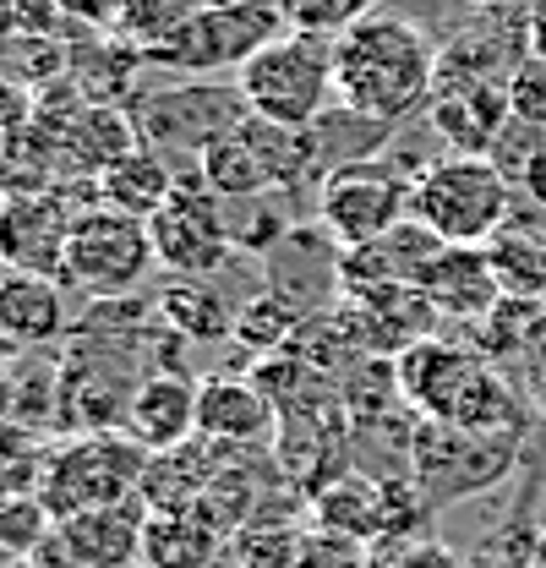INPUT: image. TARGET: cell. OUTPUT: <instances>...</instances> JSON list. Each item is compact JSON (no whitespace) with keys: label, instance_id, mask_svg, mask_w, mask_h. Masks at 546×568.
<instances>
[{"label":"cell","instance_id":"c3c4849f","mask_svg":"<svg viewBox=\"0 0 546 568\" xmlns=\"http://www.w3.org/2000/svg\"><path fill=\"white\" fill-rule=\"evenodd\" d=\"M11 274H17V268H11V263H6V257H0V290H6V284H11Z\"/></svg>","mask_w":546,"mask_h":568},{"label":"cell","instance_id":"484cf974","mask_svg":"<svg viewBox=\"0 0 546 568\" xmlns=\"http://www.w3.org/2000/svg\"><path fill=\"white\" fill-rule=\"evenodd\" d=\"M230 541L208 525L198 508L186 514H148L142 519V564L136 568H213Z\"/></svg>","mask_w":546,"mask_h":568},{"label":"cell","instance_id":"6da1fadb","mask_svg":"<svg viewBox=\"0 0 546 568\" xmlns=\"http://www.w3.org/2000/svg\"><path fill=\"white\" fill-rule=\"evenodd\" d=\"M437 67H443V44L421 22H410L405 11H372L334 39L340 104L372 121H388V126L426 115Z\"/></svg>","mask_w":546,"mask_h":568},{"label":"cell","instance_id":"2e32d148","mask_svg":"<svg viewBox=\"0 0 546 568\" xmlns=\"http://www.w3.org/2000/svg\"><path fill=\"white\" fill-rule=\"evenodd\" d=\"M198 437L219 448H269L279 437V405L246 372H208L198 383Z\"/></svg>","mask_w":546,"mask_h":568},{"label":"cell","instance_id":"60d3db41","mask_svg":"<svg viewBox=\"0 0 546 568\" xmlns=\"http://www.w3.org/2000/svg\"><path fill=\"white\" fill-rule=\"evenodd\" d=\"M400 568H465L448 547H437V541H421V547H405L400 552Z\"/></svg>","mask_w":546,"mask_h":568},{"label":"cell","instance_id":"52a82bcc","mask_svg":"<svg viewBox=\"0 0 546 568\" xmlns=\"http://www.w3.org/2000/svg\"><path fill=\"white\" fill-rule=\"evenodd\" d=\"M198 170H203V181L224 203L317 186V175H312V138L290 132V126H273V121H257V115H246L235 132L208 142Z\"/></svg>","mask_w":546,"mask_h":568},{"label":"cell","instance_id":"7c38bea8","mask_svg":"<svg viewBox=\"0 0 546 568\" xmlns=\"http://www.w3.org/2000/svg\"><path fill=\"white\" fill-rule=\"evenodd\" d=\"M263 290L290 301L301 317L334 312L344 306V246L317 219H301L263 257Z\"/></svg>","mask_w":546,"mask_h":568},{"label":"cell","instance_id":"8fae6325","mask_svg":"<svg viewBox=\"0 0 546 568\" xmlns=\"http://www.w3.org/2000/svg\"><path fill=\"white\" fill-rule=\"evenodd\" d=\"M148 268H159V257H153V235H148L142 219L104 209V203L82 219H71L67 274L61 280L77 284L82 295H93V301L132 295L136 284L148 280Z\"/></svg>","mask_w":546,"mask_h":568},{"label":"cell","instance_id":"9a60e30c","mask_svg":"<svg viewBox=\"0 0 546 568\" xmlns=\"http://www.w3.org/2000/svg\"><path fill=\"white\" fill-rule=\"evenodd\" d=\"M71 213L55 192H6L0 197V257L22 274H67Z\"/></svg>","mask_w":546,"mask_h":568},{"label":"cell","instance_id":"d6986e66","mask_svg":"<svg viewBox=\"0 0 546 568\" xmlns=\"http://www.w3.org/2000/svg\"><path fill=\"white\" fill-rule=\"evenodd\" d=\"M198 383L203 377H181V372H148L132 394L127 410V437L142 443L148 454H170L181 443L198 437Z\"/></svg>","mask_w":546,"mask_h":568},{"label":"cell","instance_id":"7a4b0ae2","mask_svg":"<svg viewBox=\"0 0 546 568\" xmlns=\"http://www.w3.org/2000/svg\"><path fill=\"white\" fill-rule=\"evenodd\" d=\"M235 88H241V99H246V110L257 121L290 126V132H312L340 104L334 39L284 28L273 44H263L246 67L235 71Z\"/></svg>","mask_w":546,"mask_h":568},{"label":"cell","instance_id":"4fadbf2b","mask_svg":"<svg viewBox=\"0 0 546 568\" xmlns=\"http://www.w3.org/2000/svg\"><path fill=\"white\" fill-rule=\"evenodd\" d=\"M508 82L471 77V71L437 67V88L426 104V126L448 142L454 153H492L497 132L508 126Z\"/></svg>","mask_w":546,"mask_h":568},{"label":"cell","instance_id":"9c48e42d","mask_svg":"<svg viewBox=\"0 0 546 568\" xmlns=\"http://www.w3.org/2000/svg\"><path fill=\"white\" fill-rule=\"evenodd\" d=\"M148 235H153L159 268H170L175 280H213V274L230 268V257H235L224 197L208 186L198 164L181 170L175 197L148 219Z\"/></svg>","mask_w":546,"mask_h":568},{"label":"cell","instance_id":"4316f807","mask_svg":"<svg viewBox=\"0 0 546 568\" xmlns=\"http://www.w3.org/2000/svg\"><path fill=\"white\" fill-rule=\"evenodd\" d=\"M153 312L164 328H175L192 345H224L235 339V306L208 280H170L153 295Z\"/></svg>","mask_w":546,"mask_h":568},{"label":"cell","instance_id":"e575fe53","mask_svg":"<svg viewBox=\"0 0 546 568\" xmlns=\"http://www.w3.org/2000/svg\"><path fill=\"white\" fill-rule=\"evenodd\" d=\"M198 11V0H115V39H127L132 50H153L164 44L186 17Z\"/></svg>","mask_w":546,"mask_h":568},{"label":"cell","instance_id":"7dc6e473","mask_svg":"<svg viewBox=\"0 0 546 568\" xmlns=\"http://www.w3.org/2000/svg\"><path fill=\"white\" fill-rule=\"evenodd\" d=\"M213 568H246V564H241L235 552H224V558H219V564H213Z\"/></svg>","mask_w":546,"mask_h":568},{"label":"cell","instance_id":"83f0119b","mask_svg":"<svg viewBox=\"0 0 546 568\" xmlns=\"http://www.w3.org/2000/svg\"><path fill=\"white\" fill-rule=\"evenodd\" d=\"M290 351L301 355L323 383H344L361 361H372V355H366V339H361V323H355V312H350V306H334V312L306 317Z\"/></svg>","mask_w":546,"mask_h":568},{"label":"cell","instance_id":"1f68e13d","mask_svg":"<svg viewBox=\"0 0 546 568\" xmlns=\"http://www.w3.org/2000/svg\"><path fill=\"white\" fill-rule=\"evenodd\" d=\"M301 323H306V317H301L290 301H279L273 290H252V295L235 306V345L246 355H279L295 345Z\"/></svg>","mask_w":546,"mask_h":568},{"label":"cell","instance_id":"4dcf8cb0","mask_svg":"<svg viewBox=\"0 0 546 568\" xmlns=\"http://www.w3.org/2000/svg\"><path fill=\"white\" fill-rule=\"evenodd\" d=\"M11 372H17V405H11V416L61 437V377H67L61 351H22L11 361Z\"/></svg>","mask_w":546,"mask_h":568},{"label":"cell","instance_id":"d6a6232c","mask_svg":"<svg viewBox=\"0 0 546 568\" xmlns=\"http://www.w3.org/2000/svg\"><path fill=\"white\" fill-rule=\"evenodd\" d=\"M317 519L328 525V536H383V487L361 481V476H340L317 493Z\"/></svg>","mask_w":546,"mask_h":568},{"label":"cell","instance_id":"ab89813d","mask_svg":"<svg viewBox=\"0 0 546 568\" xmlns=\"http://www.w3.org/2000/svg\"><path fill=\"white\" fill-rule=\"evenodd\" d=\"M33 115H39V93L22 88V82H11V77H0V148L17 138V132H28Z\"/></svg>","mask_w":546,"mask_h":568},{"label":"cell","instance_id":"ac0fdd59","mask_svg":"<svg viewBox=\"0 0 546 568\" xmlns=\"http://www.w3.org/2000/svg\"><path fill=\"white\" fill-rule=\"evenodd\" d=\"M71 306L67 290L55 274H11V284L0 290V339L11 351H55L71 339Z\"/></svg>","mask_w":546,"mask_h":568},{"label":"cell","instance_id":"ba28073f","mask_svg":"<svg viewBox=\"0 0 546 568\" xmlns=\"http://www.w3.org/2000/svg\"><path fill=\"white\" fill-rule=\"evenodd\" d=\"M127 110H132L142 148L164 153L170 164H198L208 153V142H219L224 132H235L252 115L241 88L235 82H213V77L136 93Z\"/></svg>","mask_w":546,"mask_h":568},{"label":"cell","instance_id":"f546056e","mask_svg":"<svg viewBox=\"0 0 546 568\" xmlns=\"http://www.w3.org/2000/svg\"><path fill=\"white\" fill-rule=\"evenodd\" d=\"M224 213H230V241H235V252H246V257H269L301 219H312V213L295 209V192L235 197V203H224Z\"/></svg>","mask_w":546,"mask_h":568},{"label":"cell","instance_id":"bcb514c9","mask_svg":"<svg viewBox=\"0 0 546 568\" xmlns=\"http://www.w3.org/2000/svg\"><path fill=\"white\" fill-rule=\"evenodd\" d=\"M530 410L546 422V372H542V377H530Z\"/></svg>","mask_w":546,"mask_h":568},{"label":"cell","instance_id":"b9f144b4","mask_svg":"<svg viewBox=\"0 0 546 568\" xmlns=\"http://www.w3.org/2000/svg\"><path fill=\"white\" fill-rule=\"evenodd\" d=\"M11 361H17V355H0V422H6L11 405H17V372H11Z\"/></svg>","mask_w":546,"mask_h":568},{"label":"cell","instance_id":"f35d334b","mask_svg":"<svg viewBox=\"0 0 546 568\" xmlns=\"http://www.w3.org/2000/svg\"><path fill=\"white\" fill-rule=\"evenodd\" d=\"M55 448V432H39V426L6 416L0 422V470H22V465H44V454Z\"/></svg>","mask_w":546,"mask_h":568},{"label":"cell","instance_id":"836d02e7","mask_svg":"<svg viewBox=\"0 0 546 568\" xmlns=\"http://www.w3.org/2000/svg\"><path fill=\"white\" fill-rule=\"evenodd\" d=\"M50 530H55V514L44 508L39 493H0V558L28 564Z\"/></svg>","mask_w":546,"mask_h":568},{"label":"cell","instance_id":"7bdbcfd3","mask_svg":"<svg viewBox=\"0 0 546 568\" xmlns=\"http://www.w3.org/2000/svg\"><path fill=\"white\" fill-rule=\"evenodd\" d=\"M530 50L546 55V0H530Z\"/></svg>","mask_w":546,"mask_h":568},{"label":"cell","instance_id":"f6af8a7d","mask_svg":"<svg viewBox=\"0 0 546 568\" xmlns=\"http://www.w3.org/2000/svg\"><path fill=\"white\" fill-rule=\"evenodd\" d=\"M17 39V0H0V50Z\"/></svg>","mask_w":546,"mask_h":568},{"label":"cell","instance_id":"603a6c76","mask_svg":"<svg viewBox=\"0 0 546 568\" xmlns=\"http://www.w3.org/2000/svg\"><path fill=\"white\" fill-rule=\"evenodd\" d=\"M132 148H142L132 110H121V104H88L67 126V138H61V164H67V175H104Z\"/></svg>","mask_w":546,"mask_h":568},{"label":"cell","instance_id":"e0dca14e","mask_svg":"<svg viewBox=\"0 0 546 568\" xmlns=\"http://www.w3.org/2000/svg\"><path fill=\"white\" fill-rule=\"evenodd\" d=\"M361 323V339H366V355H383V361H400L410 345L432 339L443 312L426 301L421 284H377V290H361L344 301Z\"/></svg>","mask_w":546,"mask_h":568},{"label":"cell","instance_id":"3957f363","mask_svg":"<svg viewBox=\"0 0 546 568\" xmlns=\"http://www.w3.org/2000/svg\"><path fill=\"white\" fill-rule=\"evenodd\" d=\"M279 33H284L279 0H208L164 44H153L142 61L153 71L203 82V77H219V71H241Z\"/></svg>","mask_w":546,"mask_h":568},{"label":"cell","instance_id":"8d00e7d4","mask_svg":"<svg viewBox=\"0 0 546 568\" xmlns=\"http://www.w3.org/2000/svg\"><path fill=\"white\" fill-rule=\"evenodd\" d=\"M542 153H546V132H536V126H525V121H508L503 132H497V142H492V164L508 175V186L519 192L525 186V175L542 164Z\"/></svg>","mask_w":546,"mask_h":568},{"label":"cell","instance_id":"ffe728a7","mask_svg":"<svg viewBox=\"0 0 546 568\" xmlns=\"http://www.w3.org/2000/svg\"><path fill=\"white\" fill-rule=\"evenodd\" d=\"M142 519H148L142 497L88 508V514L61 519V541L77 568H136L142 564Z\"/></svg>","mask_w":546,"mask_h":568},{"label":"cell","instance_id":"5bb4252c","mask_svg":"<svg viewBox=\"0 0 546 568\" xmlns=\"http://www.w3.org/2000/svg\"><path fill=\"white\" fill-rule=\"evenodd\" d=\"M394 366H400V394H405L410 416H421V422H454V410L465 405L471 383L492 361L476 345H448V339L432 334V339L410 345Z\"/></svg>","mask_w":546,"mask_h":568},{"label":"cell","instance_id":"8992f818","mask_svg":"<svg viewBox=\"0 0 546 568\" xmlns=\"http://www.w3.org/2000/svg\"><path fill=\"white\" fill-rule=\"evenodd\" d=\"M525 437H486L465 432L454 422H415V448H410V476L426 497V508H448L503 487L519 465Z\"/></svg>","mask_w":546,"mask_h":568},{"label":"cell","instance_id":"d4e9b609","mask_svg":"<svg viewBox=\"0 0 546 568\" xmlns=\"http://www.w3.org/2000/svg\"><path fill=\"white\" fill-rule=\"evenodd\" d=\"M400 126H388V121H372V115H361V110H350V104H334L306 138H312V175H317V186L344 170V164H361V159H383L388 153V142H394ZM312 186V192H317Z\"/></svg>","mask_w":546,"mask_h":568},{"label":"cell","instance_id":"277c9868","mask_svg":"<svg viewBox=\"0 0 546 568\" xmlns=\"http://www.w3.org/2000/svg\"><path fill=\"white\" fill-rule=\"evenodd\" d=\"M415 219L443 246H492L514 219V186L486 153H448L415 181Z\"/></svg>","mask_w":546,"mask_h":568},{"label":"cell","instance_id":"681fc988","mask_svg":"<svg viewBox=\"0 0 546 568\" xmlns=\"http://www.w3.org/2000/svg\"><path fill=\"white\" fill-rule=\"evenodd\" d=\"M465 6H476V11H492V6H503V0H465Z\"/></svg>","mask_w":546,"mask_h":568},{"label":"cell","instance_id":"74e56055","mask_svg":"<svg viewBox=\"0 0 546 568\" xmlns=\"http://www.w3.org/2000/svg\"><path fill=\"white\" fill-rule=\"evenodd\" d=\"M508 115L525 121V126H536V132H546V55H536V50L508 77Z\"/></svg>","mask_w":546,"mask_h":568},{"label":"cell","instance_id":"5b68a950","mask_svg":"<svg viewBox=\"0 0 546 568\" xmlns=\"http://www.w3.org/2000/svg\"><path fill=\"white\" fill-rule=\"evenodd\" d=\"M148 470V448L132 443L127 432H88L67 437L44 454L39 470V497L55 514V525L88 508H110V503H132Z\"/></svg>","mask_w":546,"mask_h":568},{"label":"cell","instance_id":"d590c367","mask_svg":"<svg viewBox=\"0 0 546 568\" xmlns=\"http://www.w3.org/2000/svg\"><path fill=\"white\" fill-rule=\"evenodd\" d=\"M377 6L372 0H279V17L284 28L295 33H323V39H340L350 33L361 17H372Z\"/></svg>","mask_w":546,"mask_h":568},{"label":"cell","instance_id":"44dd1931","mask_svg":"<svg viewBox=\"0 0 546 568\" xmlns=\"http://www.w3.org/2000/svg\"><path fill=\"white\" fill-rule=\"evenodd\" d=\"M415 284L426 290V301L443 317H471V323H481L503 301V284H497V268H492L486 246H443Z\"/></svg>","mask_w":546,"mask_h":568},{"label":"cell","instance_id":"f1b7e54d","mask_svg":"<svg viewBox=\"0 0 546 568\" xmlns=\"http://www.w3.org/2000/svg\"><path fill=\"white\" fill-rule=\"evenodd\" d=\"M492 268L503 295H519V301H546V230L542 224H525V213L508 219V230L486 246Z\"/></svg>","mask_w":546,"mask_h":568},{"label":"cell","instance_id":"30bf717a","mask_svg":"<svg viewBox=\"0 0 546 568\" xmlns=\"http://www.w3.org/2000/svg\"><path fill=\"white\" fill-rule=\"evenodd\" d=\"M415 209V186L388 164V159H361V164H344L334 170L317 192H312V219L350 246H372L383 241L388 230H400Z\"/></svg>","mask_w":546,"mask_h":568},{"label":"cell","instance_id":"7402d4cb","mask_svg":"<svg viewBox=\"0 0 546 568\" xmlns=\"http://www.w3.org/2000/svg\"><path fill=\"white\" fill-rule=\"evenodd\" d=\"M219 459H224V448L208 443V437H192V443H181L170 454H148V470H142L136 497L148 503V514H186V508L203 503Z\"/></svg>","mask_w":546,"mask_h":568},{"label":"cell","instance_id":"ee69618b","mask_svg":"<svg viewBox=\"0 0 546 568\" xmlns=\"http://www.w3.org/2000/svg\"><path fill=\"white\" fill-rule=\"evenodd\" d=\"M519 192H525L530 203H542V209H546V153H542V164L525 175V186H519Z\"/></svg>","mask_w":546,"mask_h":568},{"label":"cell","instance_id":"cb8c5ba5","mask_svg":"<svg viewBox=\"0 0 546 568\" xmlns=\"http://www.w3.org/2000/svg\"><path fill=\"white\" fill-rule=\"evenodd\" d=\"M175 181H181V170H175L164 153L132 148L127 159H115V164L99 175V203L115 213H132V219L148 224L153 213L175 197Z\"/></svg>","mask_w":546,"mask_h":568}]
</instances>
